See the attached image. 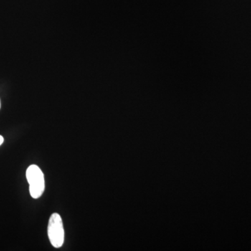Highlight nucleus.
Listing matches in <instances>:
<instances>
[{
    "mask_svg": "<svg viewBox=\"0 0 251 251\" xmlns=\"http://www.w3.org/2000/svg\"><path fill=\"white\" fill-rule=\"evenodd\" d=\"M4 138H3V136H1V135H0V146L4 143Z\"/></svg>",
    "mask_w": 251,
    "mask_h": 251,
    "instance_id": "3",
    "label": "nucleus"
},
{
    "mask_svg": "<svg viewBox=\"0 0 251 251\" xmlns=\"http://www.w3.org/2000/svg\"><path fill=\"white\" fill-rule=\"evenodd\" d=\"M48 235L52 247L59 249L64 242V229L62 217L57 213H53L50 217L48 225Z\"/></svg>",
    "mask_w": 251,
    "mask_h": 251,
    "instance_id": "2",
    "label": "nucleus"
},
{
    "mask_svg": "<svg viewBox=\"0 0 251 251\" xmlns=\"http://www.w3.org/2000/svg\"><path fill=\"white\" fill-rule=\"evenodd\" d=\"M0 107H1V102H0Z\"/></svg>",
    "mask_w": 251,
    "mask_h": 251,
    "instance_id": "4",
    "label": "nucleus"
},
{
    "mask_svg": "<svg viewBox=\"0 0 251 251\" xmlns=\"http://www.w3.org/2000/svg\"><path fill=\"white\" fill-rule=\"evenodd\" d=\"M26 177L31 198L34 199L41 198L45 191V178L41 168L36 165H31L26 171Z\"/></svg>",
    "mask_w": 251,
    "mask_h": 251,
    "instance_id": "1",
    "label": "nucleus"
}]
</instances>
